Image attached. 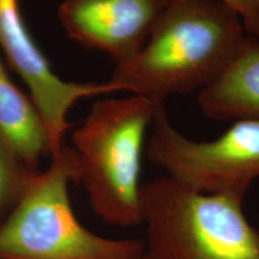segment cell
<instances>
[{
	"label": "cell",
	"instance_id": "1",
	"mask_svg": "<svg viewBox=\"0 0 259 259\" xmlns=\"http://www.w3.org/2000/svg\"><path fill=\"white\" fill-rule=\"evenodd\" d=\"M248 37L238 12L219 0H167L144 47L108 82L163 105L215 83Z\"/></svg>",
	"mask_w": 259,
	"mask_h": 259
},
{
	"label": "cell",
	"instance_id": "2",
	"mask_svg": "<svg viewBox=\"0 0 259 259\" xmlns=\"http://www.w3.org/2000/svg\"><path fill=\"white\" fill-rule=\"evenodd\" d=\"M51 158L0 226V259H142L143 240L95 234L76 218L69 194L80 179L74 149L64 147Z\"/></svg>",
	"mask_w": 259,
	"mask_h": 259
},
{
	"label": "cell",
	"instance_id": "3",
	"mask_svg": "<svg viewBox=\"0 0 259 259\" xmlns=\"http://www.w3.org/2000/svg\"><path fill=\"white\" fill-rule=\"evenodd\" d=\"M244 202L203 193L169 177L141 187L147 259H259V229Z\"/></svg>",
	"mask_w": 259,
	"mask_h": 259
},
{
	"label": "cell",
	"instance_id": "4",
	"mask_svg": "<svg viewBox=\"0 0 259 259\" xmlns=\"http://www.w3.org/2000/svg\"><path fill=\"white\" fill-rule=\"evenodd\" d=\"M157 106L139 95L100 100L73 132L79 181L94 211L108 225H142V153Z\"/></svg>",
	"mask_w": 259,
	"mask_h": 259
},
{
	"label": "cell",
	"instance_id": "5",
	"mask_svg": "<svg viewBox=\"0 0 259 259\" xmlns=\"http://www.w3.org/2000/svg\"><path fill=\"white\" fill-rule=\"evenodd\" d=\"M148 160L167 177L203 193L244 202L259 178V121L236 120L212 141H192L177 131L163 105L157 106L147 145Z\"/></svg>",
	"mask_w": 259,
	"mask_h": 259
},
{
	"label": "cell",
	"instance_id": "6",
	"mask_svg": "<svg viewBox=\"0 0 259 259\" xmlns=\"http://www.w3.org/2000/svg\"><path fill=\"white\" fill-rule=\"evenodd\" d=\"M0 50L11 69L27 84L46 126L51 157L65 147V134L71 127L67 114L74 103L85 97L119 92L109 82L77 83L61 79L25 27L19 0H0Z\"/></svg>",
	"mask_w": 259,
	"mask_h": 259
},
{
	"label": "cell",
	"instance_id": "7",
	"mask_svg": "<svg viewBox=\"0 0 259 259\" xmlns=\"http://www.w3.org/2000/svg\"><path fill=\"white\" fill-rule=\"evenodd\" d=\"M166 5L167 0H64L58 16L72 40L108 54L118 66L144 47Z\"/></svg>",
	"mask_w": 259,
	"mask_h": 259
},
{
	"label": "cell",
	"instance_id": "8",
	"mask_svg": "<svg viewBox=\"0 0 259 259\" xmlns=\"http://www.w3.org/2000/svg\"><path fill=\"white\" fill-rule=\"evenodd\" d=\"M198 105L216 120L259 121V40L250 35L222 76L198 94Z\"/></svg>",
	"mask_w": 259,
	"mask_h": 259
},
{
	"label": "cell",
	"instance_id": "9",
	"mask_svg": "<svg viewBox=\"0 0 259 259\" xmlns=\"http://www.w3.org/2000/svg\"><path fill=\"white\" fill-rule=\"evenodd\" d=\"M0 136L23 163L35 169L48 153V136L34 101L10 79L0 59Z\"/></svg>",
	"mask_w": 259,
	"mask_h": 259
},
{
	"label": "cell",
	"instance_id": "10",
	"mask_svg": "<svg viewBox=\"0 0 259 259\" xmlns=\"http://www.w3.org/2000/svg\"><path fill=\"white\" fill-rule=\"evenodd\" d=\"M37 171L23 163L0 136V211L10 203H17Z\"/></svg>",
	"mask_w": 259,
	"mask_h": 259
},
{
	"label": "cell",
	"instance_id": "11",
	"mask_svg": "<svg viewBox=\"0 0 259 259\" xmlns=\"http://www.w3.org/2000/svg\"><path fill=\"white\" fill-rule=\"evenodd\" d=\"M240 16L248 34L259 40V0H219Z\"/></svg>",
	"mask_w": 259,
	"mask_h": 259
},
{
	"label": "cell",
	"instance_id": "12",
	"mask_svg": "<svg viewBox=\"0 0 259 259\" xmlns=\"http://www.w3.org/2000/svg\"><path fill=\"white\" fill-rule=\"evenodd\" d=\"M142 259H147V258H145V255H143V258H142Z\"/></svg>",
	"mask_w": 259,
	"mask_h": 259
}]
</instances>
